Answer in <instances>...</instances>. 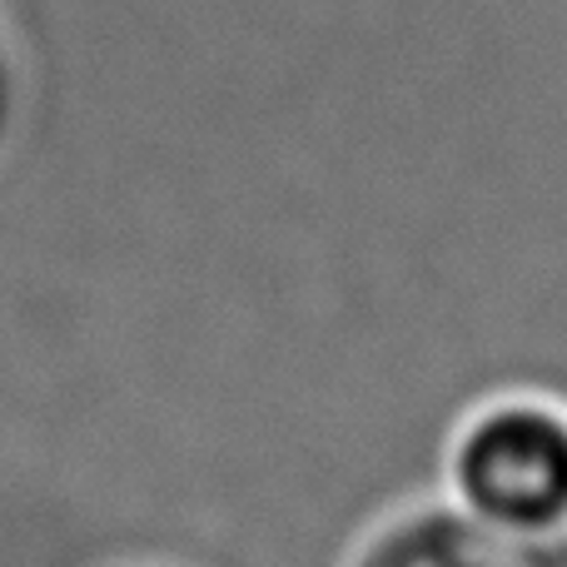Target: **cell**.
<instances>
[{
    "mask_svg": "<svg viewBox=\"0 0 567 567\" xmlns=\"http://www.w3.org/2000/svg\"><path fill=\"white\" fill-rule=\"evenodd\" d=\"M349 567H567V528L518 533L458 503H423L383 523Z\"/></svg>",
    "mask_w": 567,
    "mask_h": 567,
    "instance_id": "obj_2",
    "label": "cell"
},
{
    "mask_svg": "<svg viewBox=\"0 0 567 567\" xmlns=\"http://www.w3.org/2000/svg\"><path fill=\"white\" fill-rule=\"evenodd\" d=\"M10 120H16V75H10L6 50H0V145L10 135Z\"/></svg>",
    "mask_w": 567,
    "mask_h": 567,
    "instance_id": "obj_3",
    "label": "cell"
},
{
    "mask_svg": "<svg viewBox=\"0 0 567 567\" xmlns=\"http://www.w3.org/2000/svg\"><path fill=\"white\" fill-rule=\"evenodd\" d=\"M453 503L498 528H567V413L538 399H503L473 413L449 453Z\"/></svg>",
    "mask_w": 567,
    "mask_h": 567,
    "instance_id": "obj_1",
    "label": "cell"
}]
</instances>
